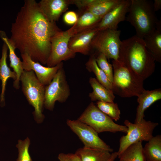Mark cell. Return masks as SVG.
Segmentation results:
<instances>
[{"instance_id": "cb8c5ba5", "label": "cell", "mask_w": 161, "mask_h": 161, "mask_svg": "<svg viewBox=\"0 0 161 161\" xmlns=\"http://www.w3.org/2000/svg\"><path fill=\"white\" fill-rule=\"evenodd\" d=\"M142 142H137L131 144L118 155V157L124 161H146Z\"/></svg>"}, {"instance_id": "f1b7e54d", "label": "cell", "mask_w": 161, "mask_h": 161, "mask_svg": "<svg viewBox=\"0 0 161 161\" xmlns=\"http://www.w3.org/2000/svg\"><path fill=\"white\" fill-rule=\"evenodd\" d=\"M16 147L18 149V155L17 161H32L29 152L30 141L27 137L24 140H19Z\"/></svg>"}, {"instance_id": "4dcf8cb0", "label": "cell", "mask_w": 161, "mask_h": 161, "mask_svg": "<svg viewBox=\"0 0 161 161\" xmlns=\"http://www.w3.org/2000/svg\"><path fill=\"white\" fill-rule=\"evenodd\" d=\"M58 158L60 161H81L80 157L76 153H60Z\"/></svg>"}, {"instance_id": "3957f363", "label": "cell", "mask_w": 161, "mask_h": 161, "mask_svg": "<svg viewBox=\"0 0 161 161\" xmlns=\"http://www.w3.org/2000/svg\"><path fill=\"white\" fill-rule=\"evenodd\" d=\"M112 89L114 94L122 97L138 96L145 89L144 80L119 60H112Z\"/></svg>"}, {"instance_id": "9a60e30c", "label": "cell", "mask_w": 161, "mask_h": 161, "mask_svg": "<svg viewBox=\"0 0 161 161\" xmlns=\"http://www.w3.org/2000/svg\"><path fill=\"white\" fill-rule=\"evenodd\" d=\"M38 3L47 18L53 22L58 20L70 4L69 0H41Z\"/></svg>"}, {"instance_id": "52a82bcc", "label": "cell", "mask_w": 161, "mask_h": 161, "mask_svg": "<svg viewBox=\"0 0 161 161\" xmlns=\"http://www.w3.org/2000/svg\"><path fill=\"white\" fill-rule=\"evenodd\" d=\"M124 123L128 130L126 134L120 139L118 155L134 143L148 141L153 136L154 130L158 125L157 123L146 121L144 119L138 123H133L128 120H125Z\"/></svg>"}, {"instance_id": "1f68e13d", "label": "cell", "mask_w": 161, "mask_h": 161, "mask_svg": "<svg viewBox=\"0 0 161 161\" xmlns=\"http://www.w3.org/2000/svg\"><path fill=\"white\" fill-rule=\"evenodd\" d=\"M154 9L155 12L161 9V0H154L153 3Z\"/></svg>"}, {"instance_id": "2e32d148", "label": "cell", "mask_w": 161, "mask_h": 161, "mask_svg": "<svg viewBox=\"0 0 161 161\" xmlns=\"http://www.w3.org/2000/svg\"><path fill=\"white\" fill-rule=\"evenodd\" d=\"M137 97L138 105L134 123H139L144 119L145 111L154 103L161 99V89L151 90L145 89Z\"/></svg>"}, {"instance_id": "ffe728a7", "label": "cell", "mask_w": 161, "mask_h": 161, "mask_svg": "<svg viewBox=\"0 0 161 161\" xmlns=\"http://www.w3.org/2000/svg\"><path fill=\"white\" fill-rule=\"evenodd\" d=\"M89 82L93 89V91L90 93L89 95L91 101L114 102L115 96L112 90L106 88L95 78L90 77Z\"/></svg>"}, {"instance_id": "9c48e42d", "label": "cell", "mask_w": 161, "mask_h": 161, "mask_svg": "<svg viewBox=\"0 0 161 161\" xmlns=\"http://www.w3.org/2000/svg\"><path fill=\"white\" fill-rule=\"evenodd\" d=\"M75 34L71 28L65 31L58 32L53 37L51 42V49L46 65L47 67H54L62 62L74 58L76 54L68 47L70 38Z\"/></svg>"}, {"instance_id": "4fadbf2b", "label": "cell", "mask_w": 161, "mask_h": 161, "mask_svg": "<svg viewBox=\"0 0 161 161\" xmlns=\"http://www.w3.org/2000/svg\"><path fill=\"white\" fill-rule=\"evenodd\" d=\"M131 0H120L112 10L105 14L96 24L99 31L107 29L117 30L118 24L125 21L128 13Z\"/></svg>"}, {"instance_id": "44dd1931", "label": "cell", "mask_w": 161, "mask_h": 161, "mask_svg": "<svg viewBox=\"0 0 161 161\" xmlns=\"http://www.w3.org/2000/svg\"><path fill=\"white\" fill-rule=\"evenodd\" d=\"M75 153L81 161H110L112 153L103 150L83 147L78 149Z\"/></svg>"}, {"instance_id": "83f0119b", "label": "cell", "mask_w": 161, "mask_h": 161, "mask_svg": "<svg viewBox=\"0 0 161 161\" xmlns=\"http://www.w3.org/2000/svg\"><path fill=\"white\" fill-rule=\"evenodd\" d=\"M95 59L99 67L105 73L112 84L113 78L112 66L107 61L106 57L103 54L95 51Z\"/></svg>"}, {"instance_id": "d6a6232c", "label": "cell", "mask_w": 161, "mask_h": 161, "mask_svg": "<svg viewBox=\"0 0 161 161\" xmlns=\"http://www.w3.org/2000/svg\"><path fill=\"white\" fill-rule=\"evenodd\" d=\"M118 156L117 152L112 153V157L110 161H114Z\"/></svg>"}, {"instance_id": "d4e9b609", "label": "cell", "mask_w": 161, "mask_h": 161, "mask_svg": "<svg viewBox=\"0 0 161 161\" xmlns=\"http://www.w3.org/2000/svg\"><path fill=\"white\" fill-rule=\"evenodd\" d=\"M101 19L89 12L84 11L78 17L77 22L72 27L75 34L94 27Z\"/></svg>"}, {"instance_id": "ac0fdd59", "label": "cell", "mask_w": 161, "mask_h": 161, "mask_svg": "<svg viewBox=\"0 0 161 161\" xmlns=\"http://www.w3.org/2000/svg\"><path fill=\"white\" fill-rule=\"evenodd\" d=\"M8 50V48L7 45L3 42L1 56L0 59V80L1 82V91L0 96V101L2 106L5 105V92L8 79L11 78L15 81L17 78L16 73L14 71L11 70L7 64Z\"/></svg>"}, {"instance_id": "7c38bea8", "label": "cell", "mask_w": 161, "mask_h": 161, "mask_svg": "<svg viewBox=\"0 0 161 161\" xmlns=\"http://www.w3.org/2000/svg\"><path fill=\"white\" fill-rule=\"evenodd\" d=\"M21 55L24 70L33 71L39 81L45 86L51 82L59 69L63 67V62L54 67L44 66L33 61L27 54H21Z\"/></svg>"}, {"instance_id": "277c9868", "label": "cell", "mask_w": 161, "mask_h": 161, "mask_svg": "<svg viewBox=\"0 0 161 161\" xmlns=\"http://www.w3.org/2000/svg\"><path fill=\"white\" fill-rule=\"evenodd\" d=\"M151 0H131L126 20L134 28L136 35L143 39L156 29L159 21Z\"/></svg>"}, {"instance_id": "30bf717a", "label": "cell", "mask_w": 161, "mask_h": 161, "mask_svg": "<svg viewBox=\"0 0 161 161\" xmlns=\"http://www.w3.org/2000/svg\"><path fill=\"white\" fill-rule=\"evenodd\" d=\"M70 94L63 67L57 72L51 82L45 86L44 107L52 111L55 102L63 103L66 101Z\"/></svg>"}, {"instance_id": "d6986e66", "label": "cell", "mask_w": 161, "mask_h": 161, "mask_svg": "<svg viewBox=\"0 0 161 161\" xmlns=\"http://www.w3.org/2000/svg\"><path fill=\"white\" fill-rule=\"evenodd\" d=\"M146 47L155 61L161 62V21L159 20L156 29L143 38Z\"/></svg>"}, {"instance_id": "ba28073f", "label": "cell", "mask_w": 161, "mask_h": 161, "mask_svg": "<svg viewBox=\"0 0 161 161\" xmlns=\"http://www.w3.org/2000/svg\"><path fill=\"white\" fill-rule=\"evenodd\" d=\"M120 32L117 29H107L99 31L92 40V49L103 54L107 59L118 60L121 42Z\"/></svg>"}, {"instance_id": "836d02e7", "label": "cell", "mask_w": 161, "mask_h": 161, "mask_svg": "<svg viewBox=\"0 0 161 161\" xmlns=\"http://www.w3.org/2000/svg\"><path fill=\"white\" fill-rule=\"evenodd\" d=\"M119 161H124L123 160H120Z\"/></svg>"}, {"instance_id": "7402d4cb", "label": "cell", "mask_w": 161, "mask_h": 161, "mask_svg": "<svg viewBox=\"0 0 161 161\" xmlns=\"http://www.w3.org/2000/svg\"><path fill=\"white\" fill-rule=\"evenodd\" d=\"M120 0H91L84 10L101 18L114 8Z\"/></svg>"}, {"instance_id": "4316f807", "label": "cell", "mask_w": 161, "mask_h": 161, "mask_svg": "<svg viewBox=\"0 0 161 161\" xmlns=\"http://www.w3.org/2000/svg\"><path fill=\"white\" fill-rule=\"evenodd\" d=\"M96 106L102 112L115 121L120 118V111L117 103L97 101Z\"/></svg>"}, {"instance_id": "5b68a950", "label": "cell", "mask_w": 161, "mask_h": 161, "mask_svg": "<svg viewBox=\"0 0 161 161\" xmlns=\"http://www.w3.org/2000/svg\"><path fill=\"white\" fill-rule=\"evenodd\" d=\"M22 92L29 104L34 108L35 119L38 123L44 118L42 113L45 100V86L41 84L32 71L24 70L20 79Z\"/></svg>"}, {"instance_id": "5bb4252c", "label": "cell", "mask_w": 161, "mask_h": 161, "mask_svg": "<svg viewBox=\"0 0 161 161\" xmlns=\"http://www.w3.org/2000/svg\"><path fill=\"white\" fill-rule=\"evenodd\" d=\"M96 24L92 27L78 32L71 37L68 47L72 52L75 54L79 53L84 55L89 53L92 49L91 44L92 40L99 31Z\"/></svg>"}, {"instance_id": "f546056e", "label": "cell", "mask_w": 161, "mask_h": 161, "mask_svg": "<svg viewBox=\"0 0 161 161\" xmlns=\"http://www.w3.org/2000/svg\"><path fill=\"white\" fill-rule=\"evenodd\" d=\"M78 17L77 14L75 12L69 11L64 14L63 20L66 24L73 25L77 22Z\"/></svg>"}, {"instance_id": "8992f818", "label": "cell", "mask_w": 161, "mask_h": 161, "mask_svg": "<svg viewBox=\"0 0 161 161\" xmlns=\"http://www.w3.org/2000/svg\"><path fill=\"white\" fill-rule=\"evenodd\" d=\"M89 126L98 133L104 132L126 133L128 128L125 126L115 123L110 117L100 111L91 102L77 119Z\"/></svg>"}, {"instance_id": "484cf974", "label": "cell", "mask_w": 161, "mask_h": 161, "mask_svg": "<svg viewBox=\"0 0 161 161\" xmlns=\"http://www.w3.org/2000/svg\"><path fill=\"white\" fill-rule=\"evenodd\" d=\"M85 65L86 69L95 74L96 79L100 83L107 89L112 90V84L105 73L98 66L95 59V53L91 55Z\"/></svg>"}, {"instance_id": "e0dca14e", "label": "cell", "mask_w": 161, "mask_h": 161, "mask_svg": "<svg viewBox=\"0 0 161 161\" xmlns=\"http://www.w3.org/2000/svg\"><path fill=\"white\" fill-rule=\"evenodd\" d=\"M0 37L8 47L9 51L10 66L17 75L16 79L13 83V86L15 89H18L20 87V77L24 71L22 61L16 54L15 45L10 38L8 37L5 32L2 30L0 31Z\"/></svg>"}, {"instance_id": "8fae6325", "label": "cell", "mask_w": 161, "mask_h": 161, "mask_svg": "<svg viewBox=\"0 0 161 161\" xmlns=\"http://www.w3.org/2000/svg\"><path fill=\"white\" fill-rule=\"evenodd\" d=\"M68 127L78 137L84 147L101 149L112 152L113 149L98 136V133L87 124L78 120L68 119Z\"/></svg>"}, {"instance_id": "6da1fadb", "label": "cell", "mask_w": 161, "mask_h": 161, "mask_svg": "<svg viewBox=\"0 0 161 161\" xmlns=\"http://www.w3.org/2000/svg\"><path fill=\"white\" fill-rule=\"evenodd\" d=\"M61 30L55 22L50 21L35 0H25L12 24L10 38L21 54L46 64L54 35Z\"/></svg>"}, {"instance_id": "7a4b0ae2", "label": "cell", "mask_w": 161, "mask_h": 161, "mask_svg": "<svg viewBox=\"0 0 161 161\" xmlns=\"http://www.w3.org/2000/svg\"><path fill=\"white\" fill-rule=\"evenodd\" d=\"M118 59L144 80L154 72L155 61L136 35L121 41Z\"/></svg>"}, {"instance_id": "603a6c76", "label": "cell", "mask_w": 161, "mask_h": 161, "mask_svg": "<svg viewBox=\"0 0 161 161\" xmlns=\"http://www.w3.org/2000/svg\"><path fill=\"white\" fill-rule=\"evenodd\" d=\"M146 161H161V135L152 137L143 147Z\"/></svg>"}]
</instances>
